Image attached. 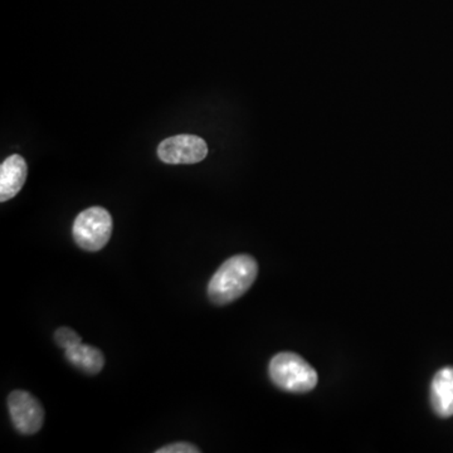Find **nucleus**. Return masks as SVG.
Returning <instances> with one entry per match:
<instances>
[{
    "label": "nucleus",
    "mask_w": 453,
    "mask_h": 453,
    "mask_svg": "<svg viewBox=\"0 0 453 453\" xmlns=\"http://www.w3.org/2000/svg\"><path fill=\"white\" fill-rule=\"evenodd\" d=\"M271 380L280 389L308 393L318 384V374L306 360L294 353H280L270 362Z\"/></svg>",
    "instance_id": "nucleus-2"
},
{
    "label": "nucleus",
    "mask_w": 453,
    "mask_h": 453,
    "mask_svg": "<svg viewBox=\"0 0 453 453\" xmlns=\"http://www.w3.org/2000/svg\"><path fill=\"white\" fill-rule=\"evenodd\" d=\"M431 403L434 412L442 418L453 416V368L441 369L431 384Z\"/></svg>",
    "instance_id": "nucleus-7"
},
{
    "label": "nucleus",
    "mask_w": 453,
    "mask_h": 453,
    "mask_svg": "<svg viewBox=\"0 0 453 453\" xmlns=\"http://www.w3.org/2000/svg\"><path fill=\"white\" fill-rule=\"evenodd\" d=\"M9 414L18 432L26 436L37 434L44 422V410L35 395L14 390L8 396Z\"/></svg>",
    "instance_id": "nucleus-4"
},
{
    "label": "nucleus",
    "mask_w": 453,
    "mask_h": 453,
    "mask_svg": "<svg viewBox=\"0 0 453 453\" xmlns=\"http://www.w3.org/2000/svg\"><path fill=\"white\" fill-rule=\"evenodd\" d=\"M26 160L13 154L0 165V201L7 202L20 192L27 180Z\"/></svg>",
    "instance_id": "nucleus-6"
},
{
    "label": "nucleus",
    "mask_w": 453,
    "mask_h": 453,
    "mask_svg": "<svg viewBox=\"0 0 453 453\" xmlns=\"http://www.w3.org/2000/svg\"><path fill=\"white\" fill-rule=\"evenodd\" d=\"M65 357L77 369L91 375L103 371L105 365V357L101 350L82 342L65 349Z\"/></svg>",
    "instance_id": "nucleus-8"
},
{
    "label": "nucleus",
    "mask_w": 453,
    "mask_h": 453,
    "mask_svg": "<svg viewBox=\"0 0 453 453\" xmlns=\"http://www.w3.org/2000/svg\"><path fill=\"white\" fill-rule=\"evenodd\" d=\"M55 342L59 348L67 349L82 342L81 336L70 327H59L55 333Z\"/></svg>",
    "instance_id": "nucleus-9"
},
{
    "label": "nucleus",
    "mask_w": 453,
    "mask_h": 453,
    "mask_svg": "<svg viewBox=\"0 0 453 453\" xmlns=\"http://www.w3.org/2000/svg\"><path fill=\"white\" fill-rule=\"evenodd\" d=\"M157 453H199L201 449L189 442H175L157 449Z\"/></svg>",
    "instance_id": "nucleus-10"
},
{
    "label": "nucleus",
    "mask_w": 453,
    "mask_h": 453,
    "mask_svg": "<svg viewBox=\"0 0 453 453\" xmlns=\"http://www.w3.org/2000/svg\"><path fill=\"white\" fill-rule=\"evenodd\" d=\"M73 234L74 242L85 251H100L111 238V214L103 207L88 208L74 219Z\"/></svg>",
    "instance_id": "nucleus-3"
},
{
    "label": "nucleus",
    "mask_w": 453,
    "mask_h": 453,
    "mask_svg": "<svg viewBox=\"0 0 453 453\" xmlns=\"http://www.w3.org/2000/svg\"><path fill=\"white\" fill-rule=\"evenodd\" d=\"M207 155V142L199 136L187 134L163 140L157 148L159 159L172 165L201 163Z\"/></svg>",
    "instance_id": "nucleus-5"
},
{
    "label": "nucleus",
    "mask_w": 453,
    "mask_h": 453,
    "mask_svg": "<svg viewBox=\"0 0 453 453\" xmlns=\"http://www.w3.org/2000/svg\"><path fill=\"white\" fill-rule=\"evenodd\" d=\"M258 275V265L252 256L238 255L226 259L208 283V296L216 305H226L240 299L251 288Z\"/></svg>",
    "instance_id": "nucleus-1"
}]
</instances>
